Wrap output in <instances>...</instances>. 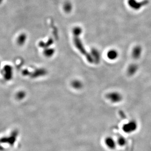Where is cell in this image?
<instances>
[{"label":"cell","instance_id":"1","mask_svg":"<svg viewBox=\"0 0 151 151\" xmlns=\"http://www.w3.org/2000/svg\"><path fill=\"white\" fill-rule=\"evenodd\" d=\"M138 125L134 121H131L125 124L123 127V129L126 133H132L137 130Z\"/></svg>","mask_w":151,"mask_h":151},{"label":"cell","instance_id":"2","mask_svg":"<svg viewBox=\"0 0 151 151\" xmlns=\"http://www.w3.org/2000/svg\"><path fill=\"white\" fill-rule=\"evenodd\" d=\"M107 99L113 103H118L122 100L123 97L120 93L118 92H112L107 95Z\"/></svg>","mask_w":151,"mask_h":151},{"label":"cell","instance_id":"3","mask_svg":"<svg viewBox=\"0 0 151 151\" xmlns=\"http://www.w3.org/2000/svg\"><path fill=\"white\" fill-rule=\"evenodd\" d=\"M142 54V48L140 46H136L132 49V57L134 59L137 60L141 57Z\"/></svg>","mask_w":151,"mask_h":151},{"label":"cell","instance_id":"4","mask_svg":"<svg viewBox=\"0 0 151 151\" xmlns=\"http://www.w3.org/2000/svg\"><path fill=\"white\" fill-rule=\"evenodd\" d=\"M119 53L116 50H110L107 53V57L111 60H114L118 58Z\"/></svg>","mask_w":151,"mask_h":151},{"label":"cell","instance_id":"5","mask_svg":"<svg viewBox=\"0 0 151 151\" xmlns=\"http://www.w3.org/2000/svg\"><path fill=\"white\" fill-rule=\"evenodd\" d=\"M137 70H138V66L137 64H131L128 67L127 71H128V74L129 75L132 76L137 73Z\"/></svg>","mask_w":151,"mask_h":151},{"label":"cell","instance_id":"6","mask_svg":"<svg viewBox=\"0 0 151 151\" xmlns=\"http://www.w3.org/2000/svg\"><path fill=\"white\" fill-rule=\"evenodd\" d=\"M83 84L81 81L78 80H75L72 83V86L76 89H80L83 87Z\"/></svg>","mask_w":151,"mask_h":151},{"label":"cell","instance_id":"7","mask_svg":"<svg viewBox=\"0 0 151 151\" xmlns=\"http://www.w3.org/2000/svg\"><path fill=\"white\" fill-rule=\"evenodd\" d=\"M106 145L111 149L114 148L115 147V142L111 138H108L106 140Z\"/></svg>","mask_w":151,"mask_h":151},{"label":"cell","instance_id":"8","mask_svg":"<svg viewBox=\"0 0 151 151\" xmlns=\"http://www.w3.org/2000/svg\"><path fill=\"white\" fill-rule=\"evenodd\" d=\"M64 9L66 12H71L72 9V6L71 4L69 2H66L64 4Z\"/></svg>","mask_w":151,"mask_h":151}]
</instances>
